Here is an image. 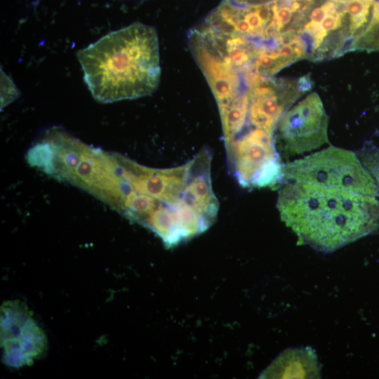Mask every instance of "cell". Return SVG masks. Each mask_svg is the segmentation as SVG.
I'll use <instances>...</instances> for the list:
<instances>
[{
	"label": "cell",
	"mask_w": 379,
	"mask_h": 379,
	"mask_svg": "<svg viewBox=\"0 0 379 379\" xmlns=\"http://www.w3.org/2000/svg\"><path fill=\"white\" fill-rule=\"evenodd\" d=\"M127 192L149 196L156 211L144 226L168 247L191 240L215 222L219 203L212 187V155L200 151L185 164L169 169L142 166L117 154Z\"/></svg>",
	"instance_id": "6da1fadb"
},
{
	"label": "cell",
	"mask_w": 379,
	"mask_h": 379,
	"mask_svg": "<svg viewBox=\"0 0 379 379\" xmlns=\"http://www.w3.org/2000/svg\"><path fill=\"white\" fill-rule=\"evenodd\" d=\"M281 220L304 243L332 252L379 232L375 197L308 183L284 184L277 201Z\"/></svg>",
	"instance_id": "7a4b0ae2"
},
{
	"label": "cell",
	"mask_w": 379,
	"mask_h": 379,
	"mask_svg": "<svg viewBox=\"0 0 379 379\" xmlns=\"http://www.w3.org/2000/svg\"><path fill=\"white\" fill-rule=\"evenodd\" d=\"M77 57L93 98L100 103L149 96L160 79L155 30L135 23L79 50Z\"/></svg>",
	"instance_id": "3957f363"
},
{
	"label": "cell",
	"mask_w": 379,
	"mask_h": 379,
	"mask_svg": "<svg viewBox=\"0 0 379 379\" xmlns=\"http://www.w3.org/2000/svg\"><path fill=\"white\" fill-rule=\"evenodd\" d=\"M283 180L316 184L371 197L379 196L375 179L357 154L334 146L283 164Z\"/></svg>",
	"instance_id": "277c9868"
},
{
	"label": "cell",
	"mask_w": 379,
	"mask_h": 379,
	"mask_svg": "<svg viewBox=\"0 0 379 379\" xmlns=\"http://www.w3.org/2000/svg\"><path fill=\"white\" fill-rule=\"evenodd\" d=\"M348 1L314 0L296 31L307 59L322 61L354 52Z\"/></svg>",
	"instance_id": "5b68a950"
},
{
	"label": "cell",
	"mask_w": 379,
	"mask_h": 379,
	"mask_svg": "<svg viewBox=\"0 0 379 379\" xmlns=\"http://www.w3.org/2000/svg\"><path fill=\"white\" fill-rule=\"evenodd\" d=\"M246 79L248 98L246 123L238 136L225 146L252 130H261L274 137L280 118L313 86L309 76L297 79H273L252 72Z\"/></svg>",
	"instance_id": "8992f818"
},
{
	"label": "cell",
	"mask_w": 379,
	"mask_h": 379,
	"mask_svg": "<svg viewBox=\"0 0 379 379\" xmlns=\"http://www.w3.org/2000/svg\"><path fill=\"white\" fill-rule=\"evenodd\" d=\"M226 150L229 169L242 186H272L283 180V164L273 135L252 130Z\"/></svg>",
	"instance_id": "52a82bcc"
},
{
	"label": "cell",
	"mask_w": 379,
	"mask_h": 379,
	"mask_svg": "<svg viewBox=\"0 0 379 379\" xmlns=\"http://www.w3.org/2000/svg\"><path fill=\"white\" fill-rule=\"evenodd\" d=\"M328 121L319 95L309 94L276 125L274 141L280 157L302 155L327 144Z\"/></svg>",
	"instance_id": "ba28073f"
},
{
	"label": "cell",
	"mask_w": 379,
	"mask_h": 379,
	"mask_svg": "<svg viewBox=\"0 0 379 379\" xmlns=\"http://www.w3.org/2000/svg\"><path fill=\"white\" fill-rule=\"evenodd\" d=\"M1 346L5 364L14 368L32 364L47 349L45 333L20 302H8L1 308Z\"/></svg>",
	"instance_id": "9c48e42d"
},
{
	"label": "cell",
	"mask_w": 379,
	"mask_h": 379,
	"mask_svg": "<svg viewBox=\"0 0 379 379\" xmlns=\"http://www.w3.org/2000/svg\"><path fill=\"white\" fill-rule=\"evenodd\" d=\"M307 59L305 47L295 32L283 34L261 45L253 70L263 77H271L281 69Z\"/></svg>",
	"instance_id": "30bf717a"
},
{
	"label": "cell",
	"mask_w": 379,
	"mask_h": 379,
	"mask_svg": "<svg viewBox=\"0 0 379 379\" xmlns=\"http://www.w3.org/2000/svg\"><path fill=\"white\" fill-rule=\"evenodd\" d=\"M357 155L366 171L375 179L379 191V149L369 143L359 149Z\"/></svg>",
	"instance_id": "8fae6325"
}]
</instances>
